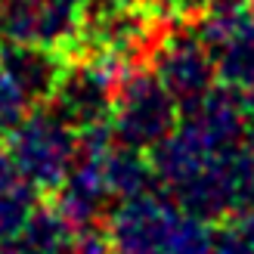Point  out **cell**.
Wrapping results in <instances>:
<instances>
[{
	"instance_id": "cell-1",
	"label": "cell",
	"mask_w": 254,
	"mask_h": 254,
	"mask_svg": "<svg viewBox=\"0 0 254 254\" xmlns=\"http://www.w3.org/2000/svg\"><path fill=\"white\" fill-rule=\"evenodd\" d=\"M3 143L19 168V177L47 195L65 180L78 155V130L50 106H31Z\"/></svg>"
},
{
	"instance_id": "cell-10",
	"label": "cell",
	"mask_w": 254,
	"mask_h": 254,
	"mask_svg": "<svg viewBox=\"0 0 254 254\" xmlns=\"http://www.w3.org/2000/svg\"><path fill=\"white\" fill-rule=\"evenodd\" d=\"M103 177H106V186H109L112 198H118V201L146 195L158 183L149 155H143V149H133V146H124V143H115L106 152Z\"/></svg>"
},
{
	"instance_id": "cell-3",
	"label": "cell",
	"mask_w": 254,
	"mask_h": 254,
	"mask_svg": "<svg viewBox=\"0 0 254 254\" xmlns=\"http://www.w3.org/2000/svg\"><path fill=\"white\" fill-rule=\"evenodd\" d=\"M149 65L180 109L198 103L217 84L211 50L201 44V37L189 25L183 31H164L158 37L155 50L149 53Z\"/></svg>"
},
{
	"instance_id": "cell-15",
	"label": "cell",
	"mask_w": 254,
	"mask_h": 254,
	"mask_svg": "<svg viewBox=\"0 0 254 254\" xmlns=\"http://www.w3.org/2000/svg\"><path fill=\"white\" fill-rule=\"evenodd\" d=\"M245 9V0H208V12H239Z\"/></svg>"
},
{
	"instance_id": "cell-13",
	"label": "cell",
	"mask_w": 254,
	"mask_h": 254,
	"mask_svg": "<svg viewBox=\"0 0 254 254\" xmlns=\"http://www.w3.org/2000/svg\"><path fill=\"white\" fill-rule=\"evenodd\" d=\"M74 254H115V248H112L109 242V233L106 226H87V230H78V236H74Z\"/></svg>"
},
{
	"instance_id": "cell-14",
	"label": "cell",
	"mask_w": 254,
	"mask_h": 254,
	"mask_svg": "<svg viewBox=\"0 0 254 254\" xmlns=\"http://www.w3.org/2000/svg\"><path fill=\"white\" fill-rule=\"evenodd\" d=\"M16 180H22V177H19V168H16V161H12V155H9V149H6V146H0V189L12 186Z\"/></svg>"
},
{
	"instance_id": "cell-5",
	"label": "cell",
	"mask_w": 254,
	"mask_h": 254,
	"mask_svg": "<svg viewBox=\"0 0 254 254\" xmlns=\"http://www.w3.org/2000/svg\"><path fill=\"white\" fill-rule=\"evenodd\" d=\"M195 34L211 50L217 81L236 90L254 87V12H205L195 19Z\"/></svg>"
},
{
	"instance_id": "cell-12",
	"label": "cell",
	"mask_w": 254,
	"mask_h": 254,
	"mask_svg": "<svg viewBox=\"0 0 254 254\" xmlns=\"http://www.w3.org/2000/svg\"><path fill=\"white\" fill-rule=\"evenodd\" d=\"M28 109H31L28 99L19 93V87L12 84V78L3 71V65H0V143H3L6 133L25 118Z\"/></svg>"
},
{
	"instance_id": "cell-6",
	"label": "cell",
	"mask_w": 254,
	"mask_h": 254,
	"mask_svg": "<svg viewBox=\"0 0 254 254\" xmlns=\"http://www.w3.org/2000/svg\"><path fill=\"white\" fill-rule=\"evenodd\" d=\"M50 201L74 230L106 223V208L112 201V192L103 177V158L74 155V164L68 168L65 180L50 192Z\"/></svg>"
},
{
	"instance_id": "cell-2",
	"label": "cell",
	"mask_w": 254,
	"mask_h": 254,
	"mask_svg": "<svg viewBox=\"0 0 254 254\" xmlns=\"http://www.w3.org/2000/svg\"><path fill=\"white\" fill-rule=\"evenodd\" d=\"M180 124V106L152 68L133 65L115 90L112 127L118 143L149 152Z\"/></svg>"
},
{
	"instance_id": "cell-7",
	"label": "cell",
	"mask_w": 254,
	"mask_h": 254,
	"mask_svg": "<svg viewBox=\"0 0 254 254\" xmlns=\"http://www.w3.org/2000/svg\"><path fill=\"white\" fill-rule=\"evenodd\" d=\"M0 65L28 99V106H44L56 93L68 56L44 44H0Z\"/></svg>"
},
{
	"instance_id": "cell-4",
	"label": "cell",
	"mask_w": 254,
	"mask_h": 254,
	"mask_svg": "<svg viewBox=\"0 0 254 254\" xmlns=\"http://www.w3.org/2000/svg\"><path fill=\"white\" fill-rule=\"evenodd\" d=\"M177 217L180 208L174 205V198L146 192L118 201V208L106 214L103 226L115 254H164Z\"/></svg>"
},
{
	"instance_id": "cell-16",
	"label": "cell",
	"mask_w": 254,
	"mask_h": 254,
	"mask_svg": "<svg viewBox=\"0 0 254 254\" xmlns=\"http://www.w3.org/2000/svg\"><path fill=\"white\" fill-rule=\"evenodd\" d=\"M245 6H248V12H254V0H245Z\"/></svg>"
},
{
	"instance_id": "cell-11",
	"label": "cell",
	"mask_w": 254,
	"mask_h": 254,
	"mask_svg": "<svg viewBox=\"0 0 254 254\" xmlns=\"http://www.w3.org/2000/svg\"><path fill=\"white\" fill-rule=\"evenodd\" d=\"M41 201V192L28 180H16L12 186L0 189V242L16 239L25 220L31 217V211Z\"/></svg>"
},
{
	"instance_id": "cell-8",
	"label": "cell",
	"mask_w": 254,
	"mask_h": 254,
	"mask_svg": "<svg viewBox=\"0 0 254 254\" xmlns=\"http://www.w3.org/2000/svg\"><path fill=\"white\" fill-rule=\"evenodd\" d=\"M230 155L211 158L201 171L186 177L183 183L171 189L174 205L189 217H198L205 223H220L236 214V195H233V171H230Z\"/></svg>"
},
{
	"instance_id": "cell-9",
	"label": "cell",
	"mask_w": 254,
	"mask_h": 254,
	"mask_svg": "<svg viewBox=\"0 0 254 254\" xmlns=\"http://www.w3.org/2000/svg\"><path fill=\"white\" fill-rule=\"evenodd\" d=\"M74 236L78 230L47 198L37 201L31 217L25 220L16 239H9V245L16 254H74Z\"/></svg>"
}]
</instances>
